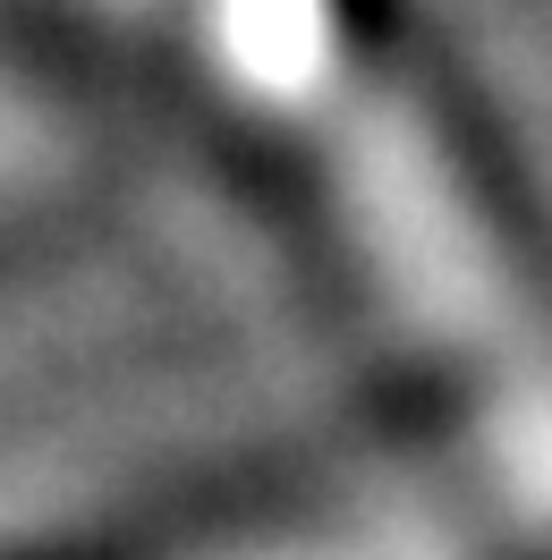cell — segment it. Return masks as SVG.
I'll return each instance as SVG.
<instances>
[{"label":"cell","instance_id":"3957f363","mask_svg":"<svg viewBox=\"0 0 552 560\" xmlns=\"http://www.w3.org/2000/svg\"><path fill=\"white\" fill-rule=\"evenodd\" d=\"M69 35H85V43H111V51H137V35H145V18H153V0H43Z\"/></svg>","mask_w":552,"mask_h":560},{"label":"cell","instance_id":"6da1fadb","mask_svg":"<svg viewBox=\"0 0 552 560\" xmlns=\"http://www.w3.org/2000/svg\"><path fill=\"white\" fill-rule=\"evenodd\" d=\"M264 196L527 544H552V230L425 0H153L128 51Z\"/></svg>","mask_w":552,"mask_h":560},{"label":"cell","instance_id":"7a4b0ae2","mask_svg":"<svg viewBox=\"0 0 552 560\" xmlns=\"http://www.w3.org/2000/svg\"><path fill=\"white\" fill-rule=\"evenodd\" d=\"M94 178V128L60 69L0 43V246L43 230Z\"/></svg>","mask_w":552,"mask_h":560}]
</instances>
